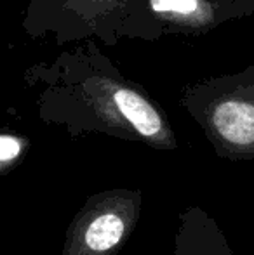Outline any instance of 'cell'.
<instances>
[{
    "label": "cell",
    "mask_w": 254,
    "mask_h": 255,
    "mask_svg": "<svg viewBox=\"0 0 254 255\" xmlns=\"http://www.w3.org/2000/svg\"><path fill=\"white\" fill-rule=\"evenodd\" d=\"M139 189L115 188L91 195L71 219L61 255H117L139 222Z\"/></svg>",
    "instance_id": "obj_1"
},
{
    "label": "cell",
    "mask_w": 254,
    "mask_h": 255,
    "mask_svg": "<svg viewBox=\"0 0 254 255\" xmlns=\"http://www.w3.org/2000/svg\"><path fill=\"white\" fill-rule=\"evenodd\" d=\"M225 12L232 16H251L254 14V0H221Z\"/></svg>",
    "instance_id": "obj_7"
},
{
    "label": "cell",
    "mask_w": 254,
    "mask_h": 255,
    "mask_svg": "<svg viewBox=\"0 0 254 255\" xmlns=\"http://www.w3.org/2000/svg\"><path fill=\"white\" fill-rule=\"evenodd\" d=\"M197 115L218 156L254 161V68L220 84Z\"/></svg>",
    "instance_id": "obj_2"
},
{
    "label": "cell",
    "mask_w": 254,
    "mask_h": 255,
    "mask_svg": "<svg viewBox=\"0 0 254 255\" xmlns=\"http://www.w3.org/2000/svg\"><path fill=\"white\" fill-rule=\"evenodd\" d=\"M112 99L139 139L159 148H176V141L167 122L143 96L122 87L113 92Z\"/></svg>",
    "instance_id": "obj_4"
},
{
    "label": "cell",
    "mask_w": 254,
    "mask_h": 255,
    "mask_svg": "<svg viewBox=\"0 0 254 255\" xmlns=\"http://www.w3.org/2000/svg\"><path fill=\"white\" fill-rule=\"evenodd\" d=\"M28 149V142L21 137L0 134V177L21 161Z\"/></svg>",
    "instance_id": "obj_6"
},
{
    "label": "cell",
    "mask_w": 254,
    "mask_h": 255,
    "mask_svg": "<svg viewBox=\"0 0 254 255\" xmlns=\"http://www.w3.org/2000/svg\"><path fill=\"white\" fill-rule=\"evenodd\" d=\"M173 255H234V252L216 219L192 205L180 215Z\"/></svg>",
    "instance_id": "obj_3"
},
{
    "label": "cell",
    "mask_w": 254,
    "mask_h": 255,
    "mask_svg": "<svg viewBox=\"0 0 254 255\" xmlns=\"http://www.w3.org/2000/svg\"><path fill=\"white\" fill-rule=\"evenodd\" d=\"M150 5L155 12L176 14L199 26L214 19L213 5L206 0H150Z\"/></svg>",
    "instance_id": "obj_5"
}]
</instances>
